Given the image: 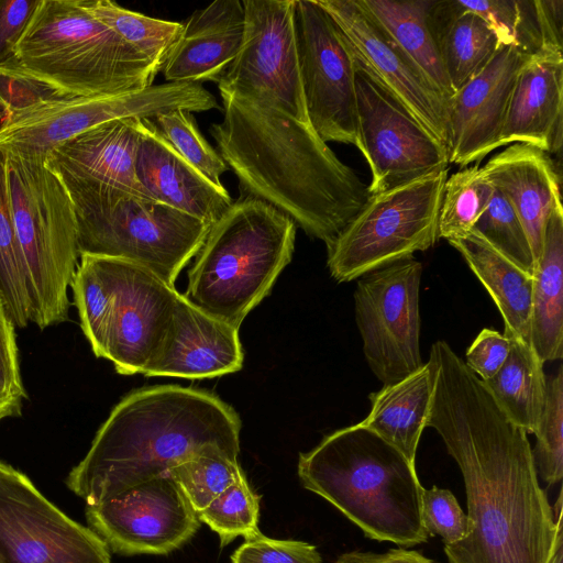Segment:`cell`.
<instances>
[{
	"label": "cell",
	"instance_id": "cell-1",
	"mask_svg": "<svg viewBox=\"0 0 563 563\" xmlns=\"http://www.w3.org/2000/svg\"><path fill=\"white\" fill-rule=\"evenodd\" d=\"M433 428L464 481L468 533L444 545L449 563H563L562 494L551 507L528 433L496 404L445 341L427 362Z\"/></svg>",
	"mask_w": 563,
	"mask_h": 563
},
{
	"label": "cell",
	"instance_id": "cell-2",
	"mask_svg": "<svg viewBox=\"0 0 563 563\" xmlns=\"http://www.w3.org/2000/svg\"><path fill=\"white\" fill-rule=\"evenodd\" d=\"M223 119L209 132L240 189L288 216L328 246L371 194L312 129L268 102L220 92Z\"/></svg>",
	"mask_w": 563,
	"mask_h": 563
},
{
	"label": "cell",
	"instance_id": "cell-3",
	"mask_svg": "<svg viewBox=\"0 0 563 563\" xmlns=\"http://www.w3.org/2000/svg\"><path fill=\"white\" fill-rule=\"evenodd\" d=\"M241 419L214 394L178 385L124 396L97 431L67 487L96 505L168 472L209 446L240 453Z\"/></svg>",
	"mask_w": 563,
	"mask_h": 563
},
{
	"label": "cell",
	"instance_id": "cell-4",
	"mask_svg": "<svg viewBox=\"0 0 563 563\" xmlns=\"http://www.w3.org/2000/svg\"><path fill=\"white\" fill-rule=\"evenodd\" d=\"M302 486L321 496L373 540L412 547L430 537L416 466L361 422L300 453Z\"/></svg>",
	"mask_w": 563,
	"mask_h": 563
},
{
	"label": "cell",
	"instance_id": "cell-5",
	"mask_svg": "<svg viewBox=\"0 0 563 563\" xmlns=\"http://www.w3.org/2000/svg\"><path fill=\"white\" fill-rule=\"evenodd\" d=\"M157 70L80 0H41L0 76L53 97L117 95L153 85Z\"/></svg>",
	"mask_w": 563,
	"mask_h": 563
},
{
	"label": "cell",
	"instance_id": "cell-6",
	"mask_svg": "<svg viewBox=\"0 0 563 563\" xmlns=\"http://www.w3.org/2000/svg\"><path fill=\"white\" fill-rule=\"evenodd\" d=\"M296 223L272 205L241 196L209 229L184 297L240 329L291 260Z\"/></svg>",
	"mask_w": 563,
	"mask_h": 563
},
{
	"label": "cell",
	"instance_id": "cell-7",
	"mask_svg": "<svg viewBox=\"0 0 563 563\" xmlns=\"http://www.w3.org/2000/svg\"><path fill=\"white\" fill-rule=\"evenodd\" d=\"M58 176L74 203L80 254L132 262L173 287L201 249L211 227L121 188Z\"/></svg>",
	"mask_w": 563,
	"mask_h": 563
},
{
	"label": "cell",
	"instance_id": "cell-8",
	"mask_svg": "<svg viewBox=\"0 0 563 563\" xmlns=\"http://www.w3.org/2000/svg\"><path fill=\"white\" fill-rule=\"evenodd\" d=\"M2 153L26 272L30 321L43 330L68 319V288L80 258L75 208L44 158Z\"/></svg>",
	"mask_w": 563,
	"mask_h": 563
},
{
	"label": "cell",
	"instance_id": "cell-9",
	"mask_svg": "<svg viewBox=\"0 0 563 563\" xmlns=\"http://www.w3.org/2000/svg\"><path fill=\"white\" fill-rule=\"evenodd\" d=\"M220 109L200 84L164 82L117 95L45 97L10 110L0 123V151L46 159L58 145L106 122L174 110Z\"/></svg>",
	"mask_w": 563,
	"mask_h": 563
},
{
	"label": "cell",
	"instance_id": "cell-10",
	"mask_svg": "<svg viewBox=\"0 0 563 563\" xmlns=\"http://www.w3.org/2000/svg\"><path fill=\"white\" fill-rule=\"evenodd\" d=\"M448 169L371 195L361 211L327 246V266L351 282L439 240L438 222Z\"/></svg>",
	"mask_w": 563,
	"mask_h": 563
},
{
	"label": "cell",
	"instance_id": "cell-11",
	"mask_svg": "<svg viewBox=\"0 0 563 563\" xmlns=\"http://www.w3.org/2000/svg\"><path fill=\"white\" fill-rule=\"evenodd\" d=\"M422 264L413 256L361 276L354 291L355 320L366 362L384 384L420 368L419 290Z\"/></svg>",
	"mask_w": 563,
	"mask_h": 563
},
{
	"label": "cell",
	"instance_id": "cell-12",
	"mask_svg": "<svg viewBox=\"0 0 563 563\" xmlns=\"http://www.w3.org/2000/svg\"><path fill=\"white\" fill-rule=\"evenodd\" d=\"M300 82L310 125L324 142L358 146L355 57L318 0H294Z\"/></svg>",
	"mask_w": 563,
	"mask_h": 563
},
{
	"label": "cell",
	"instance_id": "cell-13",
	"mask_svg": "<svg viewBox=\"0 0 563 563\" xmlns=\"http://www.w3.org/2000/svg\"><path fill=\"white\" fill-rule=\"evenodd\" d=\"M357 148L371 195L448 169L446 145L434 137L356 58Z\"/></svg>",
	"mask_w": 563,
	"mask_h": 563
},
{
	"label": "cell",
	"instance_id": "cell-14",
	"mask_svg": "<svg viewBox=\"0 0 563 563\" xmlns=\"http://www.w3.org/2000/svg\"><path fill=\"white\" fill-rule=\"evenodd\" d=\"M0 563H112L104 541L0 461Z\"/></svg>",
	"mask_w": 563,
	"mask_h": 563
},
{
	"label": "cell",
	"instance_id": "cell-15",
	"mask_svg": "<svg viewBox=\"0 0 563 563\" xmlns=\"http://www.w3.org/2000/svg\"><path fill=\"white\" fill-rule=\"evenodd\" d=\"M242 45L219 80V91L262 99L310 124L300 82L294 0H242Z\"/></svg>",
	"mask_w": 563,
	"mask_h": 563
},
{
	"label": "cell",
	"instance_id": "cell-16",
	"mask_svg": "<svg viewBox=\"0 0 563 563\" xmlns=\"http://www.w3.org/2000/svg\"><path fill=\"white\" fill-rule=\"evenodd\" d=\"M86 518L109 550L123 555H166L189 541L201 523L169 476L86 505Z\"/></svg>",
	"mask_w": 563,
	"mask_h": 563
},
{
	"label": "cell",
	"instance_id": "cell-17",
	"mask_svg": "<svg viewBox=\"0 0 563 563\" xmlns=\"http://www.w3.org/2000/svg\"><path fill=\"white\" fill-rule=\"evenodd\" d=\"M344 35L354 57L441 143L449 144V100L361 4L318 0Z\"/></svg>",
	"mask_w": 563,
	"mask_h": 563
},
{
	"label": "cell",
	"instance_id": "cell-18",
	"mask_svg": "<svg viewBox=\"0 0 563 563\" xmlns=\"http://www.w3.org/2000/svg\"><path fill=\"white\" fill-rule=\"evenodd\" d=\"M114 261L117 295L103 358L121 375L142 374L168 329L179 292L145 267Z\"/></svg>",
	"mask_w": 563,
	"mask_h": 563
},
{
	"label": "cell",
	"instance_id": "cell-19",
	"mask_svg": "<svg viewBox=\"0 0 563 563\" xmlns=\"http://www.w3.org/2000/svg\"><path fill=\"white\" fill-rule=\"evenodd\" d=\"M529 56L499 46L488 64L449 101V161L465 167L499 146L517 75Z\"/></svg>",
	"mask_w": 563,
	"mask_h": 563
},
{
	"label": "cell",
	"instance_id": "cell-20",
	"mask_svg": "<svg viewBox=\"0 0 563 563\" xmlns=\"http://www.w3.org/2000/svg\"><path fill=\"white\" fill-rule=\"evenodd\" d=\"M243 360L239 329L207 314L179 294L168 329L142 374L211 378L239 372Z\"/></svg>",
	"mask_w": 563,
	"mask_h": 563
},
{
	"label": "cell",
	"instance_id": "cell-21",
	"mask_svg": "<svg viewBox=\"0 0 563 563\" xmlns=\"http://www.w3.org/2000/svg\"><path fill=\"white\" fill-rule=\"evenodd\" d=\"M135 172L150 197L209 225L231 207L224 186H216L185 161L158 131L153 119L136 118Z\"/></svg>",
	"mask_w": 563,
	"mask_h": 563
},
{
	"label": "cell",
	"instance_id": "cell-22",
	"mask_svg": "<svg viewBox=\"0 0 563 563\" xmlns=\"http://www.w3.org/2000/svg\"><path fill=\"white\" fill-rule=\"evenodd\" d=\"M244 8L240 0H217L196 10L163 66L166 82H219L241 48Z\"/></svg>",
	"mask_w": 563,
	"mask_h": 563
},
{
	"label": "cell",
	"instance_id": "cell-23",
	"mask_svg": "<svg viewBox=\"0 0 563 563\" xmlns=\"http://www.w3.org/2000/svg\"><path fill=\"white\" fill-rule=\"evenodd\" d=\"M563 56L541 52L521 66L511 92L499 146L529 144L549 153L562 146Z\"/></svg>",
	"mask_w": 563,
	"mask_h": 563
},
{
	"label": "cell",
	"instance_id": "cell-24",
	"mask_svg": "<svg viewBox=\"0 0 563 563\" xmlns=\"http://www.w3.org/2000/svg\"><path fill=\"white\" fill-rule=\"evenodd\" d=\"M486 179L517 212L540 258L547 221L562 206L560 179L550 155L529 144L514 143L481 167Z\"/></svg>",
	"mask_w": 563,
	"mask_h": 563
},
{
	"label": "cell",
	"instance_id": "cell-25",
	"mask_svg": "<svg viewBox=\"0 0 563 563\" xmlns=\"http://www.w3.org/2000/svg\"><path fill=\"white\" fill-rule=\"evenodd\" d=\"M135 119L106 122L78 134L47 155V166L58 175L107 184L152 199L135 172Z\"/></svg>",
	"mask_w": 563,
	"mask_h": 563
},
{
	"label": "cell",
	"instance_id": "cell-26",
	"mask_svg": "<svg viewBox=\"0 0 563 563\" xmlns=\"http://www.w3.org/2000/svg\"><path fill=\"white\" fill-rule=\"evenodd\" d=\"M368 398L371 410L361 423L415 465L432 399L429 365L424 363L402 379L384 385L379 390L369 394Z\"/></svg>",
	"mask_w": 563,
	"mask_h": 563
},
{
	"label": "cell",
	"instance_id": "cell-27",
	"mask_svg": "<svg viewBox=\"0 0 563 563\" xmlns=\"http://www.w3.org/2000/svg\"><path fill=\"white\" fill-rule=\"evenodd\" d=\"M448 242L461 253L496 303L504 319V333L530 342L533 276L497 252L474 230Z\"/></svg>",
	"mask_w": 563,
	"mask_h": 563
},
{
	"label": "cell",
	"instance_id": "cell-28",
	"mask_svg": "<svg viewBox=\"0 0 563 563\" xmlns=\"http://www.w3.org/2000/svg\"><path fill=\"white\" fill-rule=\"evenodd\" d=\"M530 342L545 363L563 355V208L551 212L533 273Z\"/></svg>",
	"mask_w": 563,
	"mask_h": 563
},
{
	"label": "cell",
	"instance_id": "cell-29",
	"mask_svg": "<svg viewBox=\"0 0 563 563\" xmlns=\"http://www.w3.org/2000/svg\"><path fill=\"white\" fill-rule=\"evenodd\" d=\"M429 23L453 92L478 74L499 48L490 27L463 10L457 0L432 1Z\"/></svg>",
	"mask_w": 563,
	"mask_h": 563
},
{
	"label": "cell",
	"instance_id": "cell-30",
	"mask_svg": "<svg viewBox=\"0 0 563 563\" xmlns=\"http://www.w3.org/2000/svg\"><path fill=\"white\" fill-rule=\"evenodd\" d=\"M375 21L446 100L453 89L429 23L432 0H360Z\"/></svg>",
	"mask_w": 563,
	"mask_h": 563
},
{
	"label": "cell",
	"instance_id": "cell-31",
	"mask_svg": "<svg viewBox=\"0 0 563 563\" xmlns=\"http://www.w3.org/2000/svg\"><path fill=\"white\" fill-rule=\"evenodd\" d=\"M505 335L510 341L507 360L490 379L483 383L506 416L528 434H534L547 398L544 363L530 342Z\"/></svg>",
	"mask_w": 563,
	"mask_h": 563
},
{
	"label": "cell",
	"instance_id": "cell-32",
	"mask_svg": "<svg viewBox=\"0 0 563 563\" xmlns=\"http://www.w3.org/2000/svg\"><path fill=\"white\" fill-rule=\"evenodd\" d=\"M117 285L114 258L80 254L70 287L81 330L97 357L104 356Z\"/></svg>",
	"mask_w": 563,
	"mask_h": 563
},
{
	"label": "cell",
	"instance_id": "cell-33",
	"mask_svg": "<svg viewBox=\"0 0 563 563\" xmlns=\"http://www.w3.org/2000/svg\"><path fill=\"white\" fill-rule=\"evenodd\" d=\"M92 16L108 25L159 71L184 24L130 11L111 0H80Z\"/></svg>",
	"mask_w": 563,
	"mask_h": 563
},
{
	"label": "cell",
	"instance_id": "cell-34",
	"mask_svg": "<svg viewBox=\"0 0 563 563\" xmlns=\"http://www.w3.org/2000/svg\"><path fill=\"white\" fill-rule=\"evenodd\" d=\"M0 294L15 327L30 321L26 272L14 227L5 156L0 151Z\"/></svg>",
	"mask_w": 563,
	"mask_h": 563
},
{
	"label": "cell",
	"instance_id": "cell-35",
	"mask_svg": "<svg viewBox=\"0 0 563 563\" xmlns=\"http://www.w3.org/2000/svg\"><path fill=\"white\" fill-rule=\"evenodd\" d=\"M495 188L478 165L448 177L440 206L438 236L446 241L468 234L487 208Z\"/></svg>",
	"mask_w": 563,
	"mask_h": 563
},
{
	"label": "cell",
	"instance_id": "cell-36",
	"mask_svg": "<svg viewBox=\"0 0 563 563\" xmlns=\"http://www.w3.org/2000/svg\"><path fill=\"white\" fill-rule=\"evenodd\" d=\"M167 476L199 512L245 475L238 457L218 446H209L172 468Z\"/></svg>",
	"mask_w": 563,
	"mask_h": 563
},
{
	"label": "cell",
	"instance_id": "cell-37",
	"mask_svg": "<svg viewBox=\"0 0 563 563\" xmlns=\"http://www.w3.org/2000/svg\"><path fill=\"white\" fill-rule=\"evenodd\" d=\"M197 515L200 522L218 534L221 547L239 537L249 540L262 533L258 528L260 496L251 488L245 476Z\"/></svg>",
	"mask_w": 563,
	"mask_h": 563
},
{
	"label": "cell",
	"instance_id": "cell-38",
	"mask_svg": "<svg viewBox=\"0 0 563 563\" xmlns=\"http://www.w3.org/2000/svg\"><path fill=\"white\" fill-rule=\"evenodd\" d=\"M473 230L516 266L533 276L536 261L527 231L512 206L497 189Z\"/></svg>",
	"mask_w": 563,
	"mask_h": 563
},
{
	"label": "cell",
	"instance_id": "cell-39",
	"mask_svg": "<svg viewBox=\"0 0 563 563\" xmlns=\"http://www.w3.org/2000/svg\"><path fill=\"white\" fill-rule=\"evenodd\" d=\"M153 121L185 161L216 186H223L220 176L229 170V167L201 135L191 112L174 110L155 117Z\"/></svg>",
	"mask_w": 563,
	"mask_h": 563
},
{
	"label": "cell",
	"instance_id": "cell-40",
	"mask_svg": "<svg viewBox=\"0 0 563 563\" xmlns=\"http://www.w3.org/2000/svg\"><path fill=\"white\" fill-rule=\"evenodd\" d=\"M563 368L548 379L547 398L532 450L538 475L549 485L563 476Z\"/></svg>",
	"mask_w": 563,
	"mask_h": 563
},
{
	"label": "cell",
	"instance_id": "cell-41",
	"mask_svg": "<svg viewBox=\"0 0 563 563\" xmlns=\"http://www.w3.org/2000/svg\"><path fill=\"white\" fill-rule=\"evenodd\" d=\"M421 515L429 536H439L444 545L454 544L468 533L467 515L449 489L437 486L423 488Z\"/></svg>",
	"mask_w": 563,
	"mask_h": 563
},
{
	"label": "cell",
	"instance_id": "cell-42",
	"mask_svg": "<svg viewBox=\"0 0 563 563\" xmlns=\"http://www.w3.org/2000/svg\"><path fill=\"white\" fill-rule=\"evenodd\" d=\"M231 563H322L313 544L258 534L245 540L231 555Z\"/></svg>",
	"mask_w": 563,
	"mask_h": 563
},
{
	"label": "cell",
	"instance_id": "cell-43",
	"mask_svg": "<svg viewBox=\"0 0 563 563\" xmlns=\"http://www.w3.org/2000/svg\"><path fill=\"white\" fill-rule=\"evenodd\" d=\"M459 5L478 15L495 33L499 46H518L522 23V0H457Z\"/></svg>",
	"mask_w": 563,
	"mask_h": 563
},
{
	"label": "cell",
	"instance_id": "cell-44",
	"mask_svg": "<svg viewBox=\"0 0 563 563\" xmlns=\"http://www.w3.org/2000/svg\"><path fill=\"white\" fill-rule=\"evenodd\" d=\"M15 328L0 294V394L22 407L27 395L21 377Z\"/></svg>",
	"mask_w": 563,
	"mask_h": 563
},
{
	"label": "cell",
	"instance_id": "cell-45",
	"mask_svg": "<svg viewBox=\"0 0 563 563\" xmlns=\"http://www.w3.org/2000/svg\"><path fill=\"white\" fill-rule=\"evenodd\" d=\"M510 351V341L494 329H483L465 353L466 366L483 382L490 379L503 366Z\"/></svg>",
	"mask_w": 563,
	"mask_h": 563
},
{
	"label": "cell",
	"instance_id": "cell-46",
	"mask_svg": "<svg viewBox=\"0 0 563 563\" xmlns=\"http://www.w3.org/2000/svg\"><path fill=\"white\" fill-rule=\"evenodd\" d=\"M41 0H0V67L9 64Z\"/></svg>",
	"mask_w": 563,
	"mask_h": 563
},
{
	"label": "cell",
	"instance_id": "cell-47",
	"mask_svg": "<svg viewBox=\"0 0 563 563\" xmlns=\"http://www.w3.org/2000/svg\"><path fill=\"white\" fill-rule=\"evenodd\" d=\"M335 563H433L417 551L390 549L384 553L352 551L341 554Z\"/></svg>",
	"mask_w": 563,
	"mask_h": 563
},
{
	"label": "cell",
	"instance_id": "cell-48",
	"mask_svg": "<svg viewBox=\"0 0 563 563\" xmlns=\"http://www.w3.org/2000/svg\"><path fill=\"white\" fill-rule=\"evenodd\" d=\"M22 407H19L9 398L0 394V421L9 417L21 415Z\"/></svg>",
	"mask_w": 563,
	"mask_h": 563
}]
</instances>
